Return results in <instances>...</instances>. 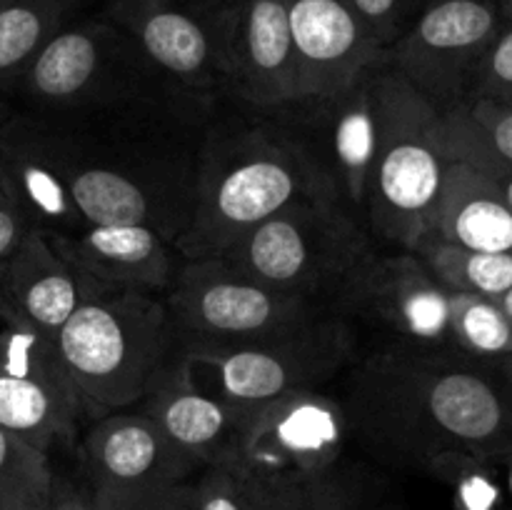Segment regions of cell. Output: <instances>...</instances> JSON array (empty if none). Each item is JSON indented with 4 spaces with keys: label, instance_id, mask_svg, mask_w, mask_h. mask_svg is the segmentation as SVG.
<instances>
[{
    "label": "cell",
    "instance_id": "cell-1",
    "mask_svg": "<svg viewBox=\"0 0 512 510\" xmlns=\"http://www.w3.org/2000/svg\"><path fill=\"white\" fill-rule=\"evenodd\" d=\"M348 430L370 453L400 465L445 453L490 455L512 445V403L495 370L460 355L383 350L350 365Z\"/></svg>",
    "mask_w": 512,
    "mask_h": 510
},
{
    "label": "cell",
    "instance_id": "cell-2",
    "mask_svg": "<svg viewBox=\"0 0 512 510\" xmlns=\"http://www.w3.org/2000/svg\"><path fill=\"white\" fill-rule=\"evenodd\" d=\"M55 343L90 420L135 408L180 350L165 295L143 290H103L85 300Z\"/></svg>",
    "mask_w": 512,
    "mask_h": 510
},
{
    "label": "cell",
    "instance_id": "cell-3",
    "mask_svg": "<svg viewBox=\"0 0 512 510\" xmlns=\"http://www.w3.org/2000/svg\"><path fill=\"white\" fill-rule=\"evenodd\" d=\"M378 143L365 190L370 225L413 253L430 233L448 158L440 150V110L398 70H380Z\"/></svg>",
    "mask_w": 512,
    "mask_h": 510
},
{
    "label": "cell",
    "instance_id": "cell-4",
    "mask_svg": "<svg viewBox=\"0 0 512 510\" xmlns=\"http://www.w3.org/2000/svg\"><path fill=\"white\" fill-rule=\"evenodd\" d=\"M358 343L330 310L300 328L245 343L180 340L178 360L188 378L213 398L255 410L295 390H318L355 363Z\"/></svg>",
    "mask_w": 512,
    "mask_h": 510
},
{
    "label": "cell",
    "instance_id": "cell-5",
    "mask_svg": "<svg viewBox=\"0 0 512 510\" xmlns=\"http://www.w3.org/2000/svg\"><path fill=\"white\" fill-rule=\"evenodd\" d=\"M370 250L368 235L338 203L308 193L290 200L218 258L270 288L330 308L343 280Z\"/></svg>",
    "mask_w": 512,
    "mask_h": 510
},
{
    "label": "cell",
    "instance_id": "cell-6",
    "mask_svg": "<svg viewBox=\"0 0 512 510\" xmlns=\"http://www.w3.org/2000/svg\"><path fill=\"white\" fill-rule=\"evenodd\" d=\"M165 305L180 340L205 343L270 338L330 313L328 305L270 288L220 258L185 260Z\"/></svg>",
    "mask_w": 512,
    "mask_h": 510
},
{
    "label": "cell",
    "instance_id": "cell-7",
    "mask_svg": "<svg viewBox=\"0 0 512 510\" xmlns=\"http://www.w3.org/2000/svg\"><path fill=\"white\" fill-rule=\"evenodd\" d=\"M330 310L353 333L380 335L383 350L440 353L450 340L448 290L430 275L415 253L370 250L348 273Z\"/></svg>",
    "mask_w": 512,
    "mask_h": 510
},
{
    "label": "cell",
    "instance_id": "cell-8",
    "mask_svg": "<svg viewBox=\"0 0 512 510\" xmlns=\"http://www.w3.org/2000/svg\"><path fill=\"white\" fill-rule=\"evenodd\" d=\"M83 403L53 335L33 328L0 300V428L50 453L73 443Z\"/></svg>",
    "mask_w": 512,
    "mask_h": 510
},
{
    "label": "cell",
    "instance_id": "cell-9",
    "mask_svg": "<svg viewBox=\"0 0 512 510\" xmlns=\"http://www.w3.org/2000/svg\"><path fill=\"white\" fill-rule=\"evenodd\" d=\"M348 433L338 398L320 388L295 390L248 410L235 465L265 485L330 473Z\"/></svg>",
    "mask_w": 512,
    "mask_h": 510
},
{
    "label": "cell",
    "instance_id": "cell-10",
    "mask_svg": "<svg viewBox=\"0 0 512 510\" xmlns=\"http://www.w3.org/2000/svg\"><path fill=\"white\" fill-rule=\"evenodd\" d=\"M308 193V178L283 150L238 155L205 180L193 223L178 243L180 253L185 260L218 258L290 200Z\"/></svg>",
    "mask_w": 512,
    "mask_h": 510
},
{
    "label": "cell",
    "instance_id": "cell-11",
    "mask_svg": "<svg viewBox=\"0 0 512 510\" xmlns=\"http://www.w3.org/2000/svg\"><path fill=\"white\" fill-rule=\"evenodd\" d=\"M503 25L493 0H433L385 53L415 90L443 113L473 80L480 58Z\"/></svg>",
    "mask_w": 512,
    "mask_h": 510
},
{
    "label": "cell",
    "instance_id": "cell-12",
    "mask_svg": "<svg viewBox=\"0 0 512 510\" xmlns=\"http://www.w3.org/2000/svg\"><path fill=\"white\" fill-rule=\"evenodd\" d=\"M223 73L258 105L303 100L298 53L283 0H223L218 18Z\"/></svg>",
    "mask_w": 512,
    "mask_h": 510
},
{
    "label": "cell",
    "instance_id": "cell-13",
    "mask_svg": "<svg viewBox=\"0 0 512 510\" xmlns=\"http://www.w3.org/2000/svg\"><path fill=\"white\" fill-rule=\"evenodd\" d=\"M80 463L98 493H135L188 483L200 473L193 458L175 448L140 410L95 418L80 440Z\"/></svg>",
    "mask_w": 512,
    "mask_h": 510
},
{
    "label": "cell",
    "instance_id": "cell-14",
    "mask_svg": "<svg viewBox=\"0 0 512 510\" xmlns=\"http://www.w3.org/2000/svg\"><path fill=\"white\" fill-rule=\"evenodd\" d=\"M303 100H330L385 60L350 0H283Z\"/></svg>",
    "mask_w": 512,
    "mask_h": 510
},
{
    "label": "cell",
    "instance_id": "cell-15",
    "mask_svg": "<svg viewBox=\"0 0 512 510\" xmlns=\"http://www.w3.org/2000/svg\"><path fill=\"white\" fill-rule=\"evenodd\" d=\"M135 410L148 415L165 438L200 468L233 465L238 460L240 433L248 413L193 385L180 360L160 373Z\"/></svg>",
    "mask_w": 512,
    "mask_h": 510
},
{
    "label": "cell",
    "instance_id": "cell-16",
    "mask_svg": "<svg viewBox=\"0 0 512 510\" xmlns=\"http://www.w3.org/2000/svg\"><path fill=\"white\" fill-rule=\"evenodd\" d=\"M0 185L28 228L43 235L88 228L70 198L63 160L30 120L5 115L0 123Z\"/></svg>",
    "mask_w": 512,
    "mask_h": 510
},
{
    "label": "cell",
    "instance_id": "cell-17",
    "mask_svg": "<svg viewBox=\"0 0 512 510\" xmlns=\"http://www.w3.org/2000/svg\"><path fill=\"white\" fill-rule=\"evenodd\" d=\"M55 253L110 290L165 295L175 263L153 225H90L73 235H45Z\"/></svg>",
    "mask_w": 512,
    "mask_h": 510
},
{
    "label": "cell",
    "instance_id": "cell-18",
    "mask_svg": "<svg viewBox=\"0 0 512 510\" xmlns=\"http://www.w3.org/2000/svg\"><path fill=\"white\" fill-rule=\"evenodd\" d=\"M103 290L110 288L60 258L50 240L35 228H28L0 270V300L5 308L53 338L85 300Z\"/></svg>",
    "mask_w": 512,
    "mask_h": 510
},
{
    "label": "cell",
    "instance_id": "cell-19",
    "mask_svg": "<svg viewBox=\"0 0 512 510\" xmlns=\"http://www.w3.org/2000/svg\"><path fill=\"white\" fill-rule=\"evenodd\" d=\"M115 25L158 68L188 85H210L223 70L218 30L183 0H110Z\"/></svg>",
    "mask_w": 512,
    "mask_h": 510
},
{
    "label": "cell",
    "instance_id": "cell-20",
    "mask_svg": "<svg viewBox=\"0 0 512 510\" xmlns=\"http://www.w3.org/2000/svg\"><path fill=\"white\" fill-rule=\"evenodd\" d=\"M428 235L460 248L512 255V208L493 180L448 158Z\"/></svg>",
    "mask_w": 512,
    "mask_h": 510
},
{
    "label": "cell",
    "instance_id": "cell-21",
    "mask_svg": "<svg viewBox=\"0 0 512 510\" xmlns=\"http://www.w3.org/2000/svg\"><path fill=\"white\" fill-rule=\"evenodd\" d=\"M118 33L105 23L65 25L5 88L20 90L35 103H70L98 83Z\"/></svg>",
    "mask_w": 512,
    "mask_h": 510
},
{
    "label": "cell",
    "instance_id": "cell-22",
    "mask_svg": "<svg viewBox=\"0 0 512 510\" xmlns=\"http://www.w3.org/2000/svg\"><path fill=\"white\" fill-rule=\"evenodd\" d=\"M383 63L370 68L350 88L328 100L335 103L333 140H330L335 175L343 185L345 198L355 208H365V190H368L370 165L378 143V88Z\"/></svg>",
    "mask_w": 512,
    "mask_h": 510
},
{
    "label": "cell",
    "instance_id": "cell-23",
    "mask_svg": "<svg viewBox=\"0 0 512 510\" xmlns=\"http://www.w3.org/2000/svg\"><path fill=\"white\" fill-rule=\"evenodd\" d=\"M80 0H0V95L58 30Z\"/></svg>",
    "mask_w": 512,
    "mask_h": 510
},
{
    "label": "cell",
    "instance_id": "cell-24",
    "mask_svg": "<svg viewBox=\"0 0 512 510\" xmlns=\"http://www.w3.org/2000/svg\"><path fill=\"white\" fill-rule=\"evenodd\" d=\"M445 290L498 300L512 288V255L483 253L425 235L413 250Z\"/></svg>",
    "mask_w": 512,
    "mask_h": 510
},
{
    "label": "cell",
    "instance_id": "cell-25",
    "mask_svg": "<svg viewBox=\"0 0 512 510\" xmlns=\"http://www.w3.org/2000/svg\"><path fill=\"white\" fill-rule=\"evenodd\" d=\"M70 198L88 225H153L145 190L108 168H65Z\"/></svg>",
    "mask_w": 512,
    "mask_h": 510
},
{
    "label": "cell",
    "instance_id": "cell-26",
    "mask_svg": "<svg viewBox=\"0 0 512 510\" xmlns=\"http://www.w3.org/2000/svg\"><path fill=\"white\" fill-rule=\"evenodd\" d=\"M450 340L460 353L478 360H500L512 355V325L498 300L448 290Z\"/></svg>",
    "mask_w": 512,
    "mask_h": 510
},
{
    "label": "cell",
    "instance_id": "cell-27",
    "mask_svg": "<svg viewBox=\"0 0 512 510\" xmlns=\"http://www.w3.org/2000/svg\"><path fill=\"white\" fill-rule=\"evenodd\" d=\"M53 480L48 453L0 428V510H45Z\"/></svg>",
    "mask_w": 512,
    "mask_h": 510
},
{
    "label": "cell",
    "instance_id": "cell-28",
    "mask_svg": "<svg viewBox=\"0 0 512 510\" xmlns=\"http://www.w3.org/2000/svg\"><path fill=\"white\" fill-rule=\"evenodd\" d=\"M440 133L483 150L512 168V108L495 100L473 98L440 113Z\"/></svg>",
    "mask_w": 512,
    "mask_h": 510
},
{
    "label": "cell",
    "instance_id": "cell-29",
    "mask_svg": "<svg viewBox=\"0 0 512 510\" xmlns=\"http://www.w3.org/2000/svg\"><path fill=\"white\" fill-rule=\"evenodd\" d=\"M428 470L448 485L455 510H503L505 490L485 455L445 453Z\"/></svg>",
    "mask_w": 512,
    "mask_h": 510
},
{
    "label": "cell",
    "instance_id": "cell-30",
    "mask_svg": "<svg viewBox=\"0 0 512 510\" xmlns=\"http://www.w3.org/2000/svg\"><path fill=\"white\" fill-rule=\"evenodd\" d=\"M195 510H268L270 488L240 465H208L193 480Z\"/></svg>",
    "mask_w": 512,
    "mask_h": 510
},
{
    "label": "cell",
    "instance_id": "cell-31",
    "mask_svg": "<svg viewBox=\"0 0 512 510\" xmlns=\"http://www.w3.org/2000/svg\"><path fill=\"white\" fill-rule=\"evenodd\" d=\"M270 505L268 510H360L358 500L350 493L348 485L335 473L308 475V478L285 480V483L268 485Z\"/></svg>",
    "mask_w": 512,
    "mask_h": 510
},
{
    "label": "cell",
    "instance_id": "cell-32",
    "mask_svg": "<svg viewBox=\"0 0 512 510\" xmlns=\"http://www.w3.org/2000/svg\"><path fill=\"white\" fill-rule=\"evenodd\" d=\"M473 85L475 98L495 100L512 108V25L505 20L475 68Z\"/></svg>",
    "mask_w": 512,
    "mask_h": 510
},
{
    "label": "cell",
    "instance_id": "cell-33",
    "mask_svg": "<svg viewBox=\"0 0 512 510\" xmlns=\"http://www.w3.org/2000/svg\"><path fill=\"white\" fill-rule=\"evenodd\" d=\"M98 510H195V485H165V488L135 490V493H98L93 490Z\"/></svg>",
    "mask_w": 512,
    "mask_h": 510
},
{
    "label": "cell",
    "instance_id": "cell-34",
    "mask_svg": "<svg viewBox=\"0 0 512 510\" xmlns=\"http://www.w3.org/2000/svg\"><path fill=\"white\" fill-rule=\"evenodd\" d=\"M350 3L358 10L375 43L388 53L390 45L400 38V30L415 0H350Z\"/></svg>",
    "mask_w": 512,
    "mask_h": 510
},
{
    "label": "cell",
    "instance_id": "cell-35",
    "mask_svg": "<svg viewBox=\"0 0 512 510\" xmlns=\"http://www.w3.org/2000/svg\"><path fill=\"white\" fill-rule=\"evenodd\" d=\"M438 143H440V150L445 153V158L463 160V163L473 165L475 170H480L485 178L493 180L495 188L503 193L505 203H508L512 208V168H510V165L500 163V160H495V158H490V155H485L483 150L473 148V145H465V143H460V140L445 138V135L440 133V128H438Z\"/></svg>",
    "mask_w": 512,
    "mask_h": 510
},
{
    "label": "cell",
    "instance_id": "cell-36",
    "mask_svg": "<svg viewBox=\"0 0 512 510\" xmlns=\"http://www.w3.org/2000/svg\"><path fill=\"white\" fill-rule=\"evenodd\" d=\"M25 233H28V223H25L23 215L18 213L13 200L8 198V193L0 185V270L8 263V258L18 248Z\"/></svg>",
    "mask_w": 512,
    "mask_h": 510
},
{
    "label": "cell",
    "instance_id": "cell-37",
    "mask_svg": "<svg viewBox=\"0 0 512 510\" xmlns=\"http://www.w3.org/2000/svg\"><path fill=\"white\" fill-rule=\"evenodd\" d=\"M45 510H98V503H95L90 485L83 488V485L73 483V480L55 475Z\"/></svg>",
    "mask_w": 512,
    "mask_h": 510
},
{
    "label": "cell",
    "instance_id": "cell-38",
    "mask_svg": "<svg viewBox=\"0 0 512 510\" xmlns=\"http://www.w3.org/2000/svg\"><path fill=\"white\" fill-rule=\"evenodd\" d=\"M485 458L490 460V465H493L495 473H498L500 485H503L505 490V498L512 500V445L510 448L498 450V453L485 455Z\"/></svg>",
    "mask_w": 512,
    "mask_h": 510
},
{
    "label": "cell",
    "instance_id": "cell-39",
    "mask_svg": "<svg viewBox=\"0 0 512 510\" xmlns=\"http://www.w3.org/2000/svg\"><path fill=\"white\" fill-rule=\"evenodd\" d=\"M498 368H500V375H503V380H505V388H508L510 403H512V355H510V358L500 360V363H498Z\"/></svg>",
    "mask_w": 512,
    "mask_h": 510
},
{
    "label": "cell",
    "instance_id": "cell-40",
    "mask_svg": "<svg viewBox=\"0 0 512 510\" xmlns=\"http://www.w3.org/2000/svg\"><path fill=\"white\" fill-rule=\"evenodd\" d=\"M498 303H500V308H503V313L508 315V320H510V325H512V288L505 295H500Z\"/></svg>",
    "mask_w": 512,
    "mask_h": 510
},
{
    "label": "cell",
    "instance_id": "cell-41",
    "mask_svg": "<svg viewBox=\"0 0 512 510\" xmlns=\"http://www.w3.org/2000/svg\"><path fill=\"white\" fill-rule=\"evenodd\" d=\"M500 15L505 23L512 25V0H500Z\"/></svg>",
    "mask_w": 512,
    "mask_h": 510
},
{
    "label": "cell",
    "instance_id": "cell-42",
    "mask_svg": "<svg viewBox=\"0 0 512 510\" xmlns=\"http://www.w3.org/2000/svg\"><path fill=\"white\" fill-rule=\"evenodd\" d=\"M5 103H3V95H0V123H3V118H5Z\"/></svg>",
    "mask_w": 512,
    "mask_h": 510
},
{
    "label": "cell",
    "instance_id": "cell-43",
    "mask_svg": "<svg viewBox=\"0 0 512 510\" xmlns=\"http://www.w3.org/2000/svg\"><path fill=\"white\" fill-rule=\"evenodd\" d=\"M360 510H393V508H360Z\"/></svg>",
    "mask_w": 512,
    "mask_h": 510
}]
</instances>
